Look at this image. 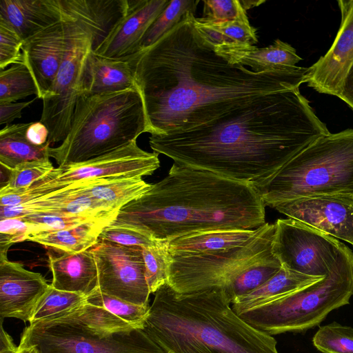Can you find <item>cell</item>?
Returning <instances> with one entry per match:
<instances>
[{
	"instance_id": "obj_1",
	"label": "cell",
	"mask_w": 353,
	"mask_h": 353,
	"mask_svg": "<svg viewBox=\"0 0 353 353\" xmlns=\"http://www.w3.org/2000/svg\"><path fill=\"white\" fill-rule=\"evenodd\" d=\"M194 18L187 12L154 44L132 55L151 135L201 125L256 98L307 82L309 68L256 72L229 63L200 35Z\"/></svg>"
},
{
	"instance_id": "obj_2",
	"label": "cell",
	"mask_w": 353,
	"mask_h": 353,
	"mask_svg": "<svg viewBox=\"0 0 353 353\" xmlns=\"http://www.w3.org/2000/svg\"><path fill=\"white\" fill-rule=\"evenodd\" d=\"M330 133L298 88L256 98L189 130L151 135L149 143L174 163L256 188Z\"/></svg>"
},
{
	"instance_id": "obj_3",
	"label": "cell",
	"mask_w": 353,
	"mask_h": 353,
	"mask_svg": "<svg viewBox=\"0 0 353 353\" xmlns=\"http://www.w3.org/2000/svg\"><path fill=\"white\" fill-rule=\"evenodd\" d=\"M265 206L248 183L174 163L165 177L121 208L111 223L169 241L196 232L257 229L265 223Z\"/></svg>"
},
{
	"instance_id": "obj_4",
	"label": "cell",
	"mask_w": 353,
	"mask_h": 353,
	"mask_svg": "<svg viewBox=\"0 0 353 353\" xmlns=\"http://www.w3.org/2000/svg\"><path fill=\"white\" fill-rule=\"evenodd\" d=\"M221 288L156 292L143 330L166 353H279L276 340L244 321Z\"/></svg>"
},
{
	"instance_id": "obj_5",
	"label": "cell",
	"mask_w": 353,
	"mask_h": 353,
	"mask_svg": "<svg viewBox=\"0 0 353 353\" xmlns=\"http://www.w3.org/2000/svg\"><path fill=\"white\" fill-rule=\"evenodd\" d=\"M148 132L141 94L128 90L79 97L70 131L49 148L59 166L84 162L121 148Z\"/></svg>"
},
{
	"instance_id": "obj_6",
	"label": "cell",
	"mask_w": 353,
	"mask_h": 353,
	"mask_svg": "<svg viewBox=\"0 0 353 353\" xmlns=\"http://www.w3.org/2000/svg\"><path fill=\"white\" fill-rule=\"evenodd\" d=\"M255 188L271 208L303 197L353 195V129L317 139Z\"/></svg>"
},
{
	"instance_id": "obj_7",
	"label": "cell",
	"mask_w": 353,
	"mask_h": 353,
	"mask_svg": "<svg viewBox=\"0 0 353 353\" xmlns=\"http://www.w3.org/2000/svg\"><path fill=\"white\" fill-rule=\"evenodd\" d=\"M353 295V252L323 279L263 305L238 314L269 335L303 332L319 325Z\"/></svg>"
},
{
	"instance_id": "obj_8",
	"label": "cell",
	"mask_w": 353,
	"mask_h": 353,
	"mask_svg": "<svg viewBox=\"0 0 353 353\" xmlns=\"http://www.w3.org/2000/svg\"><path fill=\"white\" fill-rule=\"evenodd\" d=\"M275 223H265L245 243L201 254H171L167 283L188 293L210 288H223L248 267L276 257L272 252Z\"/></svg>"
},
{
	"instance_id": "obj_9",
	"label": "cell",
	"mask_w": 353,
	"mask_h": 353,
	"mask_svg": "<svg viewBox=\"0 0 353 353\" xmlns=\"http://www.w3.org/2000/svg\"><path fill=\"white\" fill-rule=\"evenodd\" d=\"M19 345H34L39 353H166L143 329L100 335L58 321L26 327Z\"/></svg>"
},
{
	"instance_id": "obj_10",
	"label": "cell",
	"mask_w": 353,
	"mask_h": 353,
	"mask_svg": "<svg viewBox=\"0 0 353 353\" xmlns=\"http://www.w3.org/2000/svg\"><path fill=\"white\" fill-rule=\"evenodd\" d=\"M92 50L90 32L72 21L68 52L48 93L42 99L40 121L49 131L50 145L63 141L70 131L77 102L83 90L87 60Z\"/></svg>"
},
{
	"instance_id": "obj_11",
	"label": "cell",
	"mask_w": 353,
	"mask_h": 353,
	"mask_svg": "<svg viewBox=\"0 0 353 353\" xmlns=\"http://www.w3.org/2000/svg\"><path fill=\"white\" fill-rule=\"evenodd\" d=\"M272 252L281 266L323 277L352 250L337 239L292 218L277 219Z\"/></svg>"
},
{
	"instance_id": "obj_12",
	"label": "cell",
	"mask_w": 353,
	"mask_h": 353,
	"mask_svg": "<svg viewBox=\"0 0 353 353\" xmlns=\"http://www.w3.org/2000/svg\"><path fill=\"white\" fill-rule=\"evenodd\" d=\"M90 250L98 270V291L131 303L149 305L151 293L141 248L99 241Z\"/></svg>"
},
{
	"instance_id": "obj_13",
	"label": "cell",
	"mask_w": 353,
	"mask_h": 353,
	"mask_svg": "<svg viewBox=\"0 0 353 353\" xmlns=\"http://www.w3.org/2000/svg\"><path fill=\"white\" fill-rule=\"evenodd\" d=\"M159 166V154L142 150L134 141L84 162L54 168L44 179L47 187L54 190L81 180L149 176Z\"/></svg>"
},
{
	"instance_id": "obj_14",
	"label": "cell",
	"mask_w": 353,
	"mask_h": 353,
	"mask_svg": "<svg viewBox=\"0 0 353 353\" xmlns=\"http://www.w3.org/2000/svg\"><path fill=\"white\" fill-rule=\"evenodd\" d=\"M273 208L353 247V195L303 197L279 203Z\"/></svg>"
},
{
	"instance_id": "obj_15",
	"label": "cell",
	"mask_w": 353,
	"mask_h": 353,
	"mask_svg": "<svg viewBox=\"0 0 353 353\" xmlns=\"http://www.w3.org/2000/svg\"><path fill=\"white\" fill-rule=\"evenodd\" d=\"M341 20L327 52L309 68L307 84L320 93L339 97L344 79L353 63V0L338 1Z\"/></svg>"
},
{
	"instance_id": "obj_16",
	"label": "cell",
	"mask_w": 353,
	"mask_h": 353,
	"mask_svg": "<svg viewBox=\"0 0 353 353\" xmlns=\"http://www.w3.org/2000/svg\"><path fill=\"white\" fill-rule=\"evenodd\" d=\"M72 21H60L24 41L23 59L37 85L38 98L48 93L68 52Z\"/></svg>"
},
{
	"instance_id": "obj_17",
	"label": "cell",
	"mask_w": 353,
	"mask_h": 353,
	"mask_svg": "<svg viewBox=\"0 0 353 353\" xmlns=\"http://www.w3.org/2000/svg\"><path fill=\"white\" fill-rule=\"evenodd\" d=\"M50 284L38 272L29 271L8 258L0 259V316L24 322L30 319L39 299Z\"/></svg>"
},
{
	"instance_id": "obj_18",
	"label": "cell",
	"mask_w": 353,
	"mask_h": 353,
	"mask_svg": "<svg viewBox=\"0 0 353 353\" xmlns=\"http://www.w3.org/2000/svg\"><path fill=\"white\" fill-rule=\"evenodd\" d=\"M170 0H128L125 15L94 53L110 59H126L139 52L146 31Z\"/></svg>"
},
{
	"instance_id": "obj_19",
	"label": "cell",
	"mask_w": 353,
	"mask_h": 353,
	"mask_svg": "<svg viewBox=\"0 0 353 353\" xmlns=\"http://www.w3.org/2000/svg\"><path fill=\"white\" fill-rule=\"evenodd\" d=\"M63 21H75L92 34V50L125 15L128 0H56Z\"/></svg>"
},
{
	"instance_id": "obj_20",
	"label": "cell",
	"mask_w": 353,
	"mask_h": 353,
	"mask_svg": "<svg viewBox=\"0 0 353 353\" xmlns=\"http://www.w3.org/2000/svg\"><path fill=\"white\" fill-rule=\"evenodd\" d=\"M54 288L86 297L98 289V270L90 249L75 254L48 256Z\"/></svg>"
},
{
	"instance_id": "obj_21",
	"label": "cell",
	"mask_w": 353,
	"mask_h": 353,
	"mask_svg": "<svg viewBox=\"0 0 353 353\" xmlns=\"http://www.w3.org/2000/svg\"><path fill=\"white\" fill-rule=\"evenodd\" d=\"M134 62L126 59L106 58L90 53L85 66L82 93L100 94L135 88Z\"/></svg>"
},
{
	"instance_id": "obj_22",
	"label": "cell",
	"mask_w": 353,
	"mask_h": 353,
	"mask_svg": "<svg viewBox=\"0 0 353 353\" xmlns=\"http://www.w3.org/2000/svg\"><path fill=\"white\" fill-rule=\"evenodd\" d=\"M0 18L23 41L63 20L56 0H0Z\"/></svg>"
},
{
	"instance_id": "obj_23",
	"label": "cell",
	"mask_w": 353,
	"mask_h": 353,
	"mask_svg": "<svg viewBox=\"0 0 353 353\" xmlns=\"http://www.w3.org/2000/svg\"><path fill=\"white\" fill-rule=\"evenodd\" d=\"M214 50L229 63L249 66L256 72L296 66L302 60L292 46L279 39L265 48L254 45Z\"/></svg>"
},
{
	"instance_id": "obj_24",
	"label": "cell",
	"mask_w": 353,
	"mask_h": 353,
	"mask_svg": "<svg viewBox=\"0 0 353 353\" xmlns=\"http://www.w3.org/2000/svg\"><path fill=\"white\" fill-rule=\"evenodd\" d=\"M323 277L302 274L281 266L274 276L259 288L235 299L231 306L239 314L310 285Z\"/></svg>"
},
{
	"instance_id": "obj_25",
	"label": "cell",
	"mask_w": 353,
	"mask_h": 353,
	"mask_svg": "<svg viewBox=\"0 0 353 353\" xmlns=\"http://www.w3.org/2000/svg\"><path fill=\"white\" fill-rule=\"evenodd\" d=\"M255 230H218L196 232L167 241L171 254H201L243 245L256 233Z\"/></svg>"
},
{
	"instance_id": "obj_26",
	"label": "cell",
	"mask_w": 353,
	"mask_h": 353,
	"mask_svg": "<svg viewBox=\"0 0 353 353\" xmlns=\"http://www.w3.org/2000/svg\"><path fill=\"white\" fill-rule=\"evenodd\" d=\"M112 222L91 221L61 230L40 232L29 235L26 241L52 248L63 253H79L97 244L102 230Z\"/></svg>"
},
{
	"instance_id": "obj_27",
	"label": "cell",
	"mask_w": 353,
	"mask_h": 353,
	"mask_svg": "<svg viewBox=\"0 0 353 353\" xmlns=\"http://www.w3.org/2000/svg\"><path fill=\"white\" fill-rule=\"evenodd\" d=\"M194 23L200 35L214 50L248 47L258 42L256 30L250 25L248 17L220 22L195 17Z\"/></svg>"
},
{
	"instance_id": "obj_28",
	"label": "cell",
	"mask_w": 353,
	"mask_h": 353,
	"mask_svg": "<svg viewBox=\"0 0 353 353\" xmlns=\"http://www.w3.org/2000/svg\"><path fill=\"white\" fill-rule=\"evenodd\" d=\"M30 123L6 125L0 130V165L8 169L30 161L50 159V145L41 146L30 143L26 132Z\"/></svg>"
},
{
	"instance_id": "obj_29",
	"label": "cell",
	"mask_w": 353,
	"mask_h": 353,
	"mask_svg": "<svg viewBox=\"0 0 353 353\" xmlns=\"http://www.w3.org/2000/svg\"><path fill=\"white\" fill-rule=\"evenodd\" d=\"M141 176H121L92 179L86 186L87 193L110 208L119 210L140 197L151 188Z\"/></svg>"
},
{
	"instance_id": "obj_30",
	"label": "cell",
	"mask_w": 353,
	"mask_h": 353,
	"mask_svg": "<svg viewBox=\"0 0 353 353\" xmlns=\"http://www.w3.org/2000/svg\"><path fill=\"white\" fill-rule=\"evenodd\" d=\"M52 321L78 325L100 335L128 332L135 328L106 309L87 302Z\"/></svg>"
},
{
	"instance_id": "obj_31",
	"label": "cell",
	"mask_w": 353,
	"mask_h": 353,
	"mask_svg": "<svg viewBox=\"0 0 353 353\" xmlns=\"http://www.w3.org/2000/svg\"><path fill=\"white\" fill-rule=\"evenodd\" d=\"M85 302V296L59 290L50 284L36 304L29 321L30 325L57 320Z\"/></svg>"
},
{
	"instance_id": "obj_32",
	"label": "cell",
	"mask_w": 353,
	"mask_h": 353,
	"mask_svg": "<svg viewBox=\"0 0 353 353\" xmlns=\"http://www.w3.org/2000/svg\"><path fill=\"white\" fill-rule=\"evenodd\" d=\"M34 94L39 91L35 80L23 61L12 64L0 72V102L12 103Z\"/></svg>"
},
{
	"instance_id": "obj_33",
	"label": "cell",
	"mask_w": 353,
	"mask_h": 353,
	"mask_svg": "<svg viewBox=\"0 0 353 353\" xmlns=\"http://www.w3.org/2000/svg\"><path fill=\"white\" fill-rule=\"evenodd\" d=\"M276 257L256 263L243 270L230 284L222 288L228 300L232 302L266 282L281 268Z\"/></svg>"
},
{
	"instance_id": "obj_34",
	"label": "cell",
	"mask_w": 353,
	"mask_h": 353,
	"mask_svg": "<svg viewBox=\"0 0 353 353\" xmlns=\"http://www.w3.org/2000/svg\"><path fill=\"white\" fill-rule=\"evenodd\" d=\"M199 0H171L144 34L139 52L148 48L177 24L188 12L195 14Z\"/></svg>"
},
{
	"instance_id": "obj_35",
	"label": "cell",
	"mask_w": 353,
	"mask_h": 353,
	"mask_svg": "<svg viewBox=\"0 0 353 353\" xmlns=\"http://www.w3.org/2000/svg\"><path fill=\"white\" fill-rule=\"evenodd\" d=\"M86 302L106 309L135 328L143 329L150 305H139L97 290L86 297Z\"/></svg>"
},
{
	"instance_id": "obj_36",
	"label": "cell",
	"mask_w": 353,
	"mask_h": 353,
	"mask_svg": "<svg viewBox=\"0 0 353 353\" xmlns=\"http://www.w3.org/2000/svg\"><path fill=\"white\" fill-rule=\"evenodd\" d=\"M145 263V276L150 293H155L167 283L170 252L167 241L142 248Z\"/></svg>"
},
{
	"instance_id": "obj_37",
	"label": "cell",
	"mask_w": 353,
	"mask_h": 353,
	"mask_svg": "<svg viewBox=\"0 0 353 353\" xmlns=\"http://www.w3.org/2000/svg\"><path fill=\"white\" fill-rule=\"evenodd\" d=\"M312 343L321 353H353V328L335 321L321 326Z\"/></svg>"
},
{
	"instance_id": "obj_38",
	"label": "cell",
	"mask_w": 353,
	"mask_h": 353,
	"mask_svg": "<svg viewBox=\"0 0 353 353\" xmlns=\"http://www.w3.org/2000/svg\"><path fill=\"white\" fill-rule=\"evenodd\" d=\"M7 172V181L1 186L9 189H21L30 187L54 168L50 159L21 163L13 169L1 165Z\"/></svg>"
},
{
	"instance_id": "obj_39",
	"label": "cell",
	"mask_w": 353,
	"mask_h": 353,
	"mask_svg": "<svg viewBox=\"0 0 353 353\" xmlns=\"http://www.w3.org/2000/svg\"><path fill=\"white\" fill-rule=\"evenodd\" d=\"M17 219H21L30 225V234L29 235L40 232L61 230L91 221H113L112 220H98L88 217L72 216L52 213L30 215Z\"/></svg>"
},
{
	"instance_id": "obj_40",
	"label": "cell",
	"mask_w": 353,
	"mask_h": 353,
	"mask_svg": "<svg viewBox=\"0 0 353 353\" xmlns=\"http://www.w3.org/2000/svg\"><path fill=\"white\" fill-rule=\"evenodd\" d=\"M99 241H108L123 246L141 248L155 244L157 241L148 234L134 228L110 223L102 230Z\"/></svg>"
},
{
	"instance_id": "obj_41",
	"label": "cell",
	"mask_w": 353,
	"mask_h": 353,
	"mask_svg": "<svg viewBox=\"0 0 353 353\" xmlns=\"http://www.w3.org/2000/svg\"><path fill=\"white\" fill-rule=\"evenodd\" d=\"M24 41L15 30L5 20L0 18V68L20 62L23 59L21 52Z\"/></svg>"
},
{
	"instance_id": "obj_42",
	"label": "cell",
	"mask_w": 353,
	"mask_h": 353,
	"mask_svg": "<svg viewBox=\"0 0 353 353\" xmlns=\"http://www.w3.org/2000/svg\"><path fill=\"white\" fill-rule=\"evenodd\" d=\"M203 19L209 21H228L247 16L239 0H205Z\"/></svg>"
},
{
	"instance_id": "obj_43",
	"label": "cell",
	"mask_w": 353,
	"mask_h": 353,
	"mask_svg": "<svg viewBox=\"0 0 353 353\" xmlns=\"http://www.w3.org/2000/svg\"><path fill=\"white\" fill-rule=\"evenodd\" d=\"M34 99L25 102H0V124L9 125L15 119L21 117L24 108L29 106Z\"/></svg>"
},
{
	"instance_id": "obj_44",
	"label": "cell",
	"mask_w": 353,
	"mask_h": 353,
	"mask_svg": "<svg viewBox=\"0 0 353 353\" xmlns=\"http://www.w3.org/2000/svg\"><path fill=\"white\" fill-rule=\"evenodd\" d=\"M26 137L32 144L41 146L47 143L49 131L41 121L31 122L26 130Z\"/></svg>"
},
{
	"instance_id": "obj_45",
	"label": "cell",
	"mask_w": 353,
	"mask_h": 353,
	"mask_svg": "<svg viewBox=\"0 0 353 353\" xmlns=\"http://www.w3.org/2000/svg\"><path fill=\"white\" fill-rule=\"evenodd\" d=\"M339 98L345 101L353 110V63L344 79Z\"/></svg>"
},
{
	"instance_id": "obj_46",
	"label": "cell",
	"mask_w": 353,
	"mask_h": 353,
	"mask_svg": "<svg viewBox=\"0 0 353 353\" xmlns=\"http://www.w3.org/2000/svg\"><path fill=\"white\" fill-rule=\"evenodd\" d=\"M15 353H39L34 345H18Z\"/></svg>"
},
{
	"instance_id": "obj_47",
	"label": "cell",
	"mask_w": 353,
	"mask_h": 353,
	"mask_svg": "<svg viewBox=\"0 0 353 353\" xmlns=\"http://www.w3.org/2000/svg\"><path fill=\"white\" fill-rule=\"evenodd\" d=\"M240 1L243 7L244 8V9L246 11L253 7L258 6L260 4L265 2V1H243V0H240Z\"/></svg>"
}]
</instances>
